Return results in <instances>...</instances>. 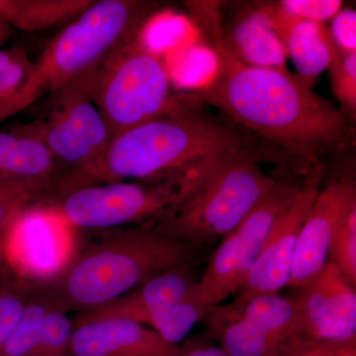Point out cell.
<instances>
[{"label": "cell", "instance_id": "f546056e", "mask_svg": "<svg viewBox=\"0 0 356 356\" xmlns=\"http://www.w3.org/2000/svg\"><path fill=\"white\" fill-rule=\"evenodd\" d=\"M339 346L299 337L285 346L276 356H337Z\"/></svg>", "mask_w": 356, "mask_h": 356}, {"label": "cell", "instance_id": "ac0fdd59", "mask_svg": "<svg viewBox=\"0 0 356 356\" xmlns=\"http://www.w3.org/2000/svg\"><path fill=\"white\" fill-rule=\"evenodd\" d=\"M69 172L31 124H16L0 131V181L46 179Z\"/></svg>", "mask_w": 356, "mask_h": 356}, {"label": "cell", "instance_id": "1f68e13d", "mask_svg": "<svg viewBox=\"0 0 356 356\" xmlns=\"http://www.w3.org/2000/svg\"><path fill=\"white\" fill-rule=\"evenodd\" d=\"M337 356H356L355 341L343 343L339 346Z\"/></svg>", "mask_w": 356, "mask_h": 356}, {"label": "cell", "instance_id": "e0dca14e", "mask_svg": "<svg viewBox=\"0 0 356 356\" xmlns=\"http://www.w3.org/2000/svg\"><path fill=\"white\" fill-rule=\"evenodd\" d=\"M270 17L298 76L313 83L316 77L329 69L337 51L329 27L295 17L273 2Z\"/></svg>", "mask_w": 356, "mask_h": 356}, {"label": "cell", "instance_id": "ba28073f", "mask_svg": "<svg viewBox=\"0 0 356 356\" xmlns=\"http://www.w3.org/2000/svg\"><path fill=\"white\" fill-rule=\"evenodd\" d=\"M206 177L86 185L70 191L54 204L83 231L147 227L184 200Z\"/></svg>", "mask_w": 356, "mask_h": 356}, {"label": "cell", "instance_id": "83f0119b", "mask_svg": "<svg viewBox=\"0 0 356 356\" xmlns=\"http://www.w3.org/2000/svg\"><path fill=\"white\" fill-rule=\"evenodd\" d=\"M277 3L295 17L325 25L343 6L339 0H282Z\"/></svg>", "mask_w": 356, "mask_h": 356}, {"label": "cell", "instance_id": "8fae6325", "mask_svg": "<svg viewBox=\"0 0 356 356\" xmlns=\"http://www.w3.org/2000/svg\"><path fill=\"white\" fill-rule=\"evenodd\" d=\"M327 172V163H322L313 166L304 175L296 198L274 225L259 257L248 271L243 286L238 290L236 299L227 307H215L210 312L213 331H217L224 323L242 310L250 300L259 295L278 293L288 286L300 231Z\"/></svg>", "mask_w": 356, "mask_h": 356}, {"label": "cell", "instance_id": "5bb4252c", "mask_svg": "<svg viewBox=\"0 0 356 356\" xmlns=\"http://www.w3.org/2000/svg\"><path fill=\"white\" fill-rule=\"evenodd\" d=\"M175 346L145 325L102 318L74 325L67 356H166Z\"/></svg>", "mask_w": 356, "mask_h": 356}, {"label": "cell", "instance_id": "277c9868", "mask_svg": "<svg viewBox=\"0 0 356 356\" xmlns=\"http://www.w3.org/2000/svg\"><path fill=\"white\" fill-rule=\"evenodd\" d=\"M159 6L149 0H95L34 62L18 97L17 113L104 64L114 51L144 31Z\"/></svg>", "mask_w": 356, "mask_h": 356}, {"label": "cell", "instance_id": "cb8c5ba5", "mask_svg": "<svg viewBox=\"0 0 356 356\" xmlns=\"http://www.w3.org/2000/svg\"><path fill=\"white\" fill-rule=\"evenodd\" d=\"M37 287L18 280L0 264V346L20 320Z\"/></svg>", "mask_w": 356, "mask_h": 356}, {"label": "cell", "instance_id": "d6986e66", "mask_svg": "<svg viewBox=\"0 0 356 356\" xmlns=\"http://www.w3.org/2000/svg\"><path fill=\"white\" fill-rule=\"evenodd\" d=\"M95 0H0V23L25 32H38L69 23Z\"/></svg>", "mask_w": 356, "mask_h": 356}, {"label": "cell", "instance_id": "ffe728a7", "mask_svg": "<svg viewBox=\"0 0 356 356\" xmlns=\"http://www.w3.org/2000/svg\"><path fill=\"white\" fill-rule=\"evenodd\" d=\"M72 191V172L46 179L0 181V236L22 211L58 202Z\"/></svg>", "mask_w": 356, "mask_h": 356}, {"label": "cell", "instance_id": "603a6c76", "mask_svg": "<svg viewBox=\"0 0 356 356\" xmlns=\"http://www.w3.org/2000/svg\"><path fill=\"white\" fill-rule=\"evenodd\" d=\"M210 309L201 305L193 294V287L191 291L172 306L168 307L159 317L154 318L149 327L156 334L172 346H178L194 325L209 315Z\"/></svg>", "mask_w": 356, "mask_h": 356}, {"label": "cell", "instance_id": "4fadbf2b", "mask_svg": "<svg viewBox=\"0 0 356 356\" xmlns=\"http://www.w3.org/2000/svg\"><path fill=\"white\" fill-rule=\"evenodd\" d=\"M298 304L304 337L322 343L356 341V293L331 262L299 288Z\"/></svg>", "mask_w": 356, "mask_h": 356}, {"label": "cell", "instance_id": "5b68a950", "mask_svg": "<svg viewBox=\"0 0 356 356\" xmlns=\"http://www.w3.org/2000/svg\"><path fill=\"white\" fill-rule=\"evenodd\" d=\"M264 154L257 147L229 159L147 228L193 247L225 238L276 184L262 170Z\"/></svg>", "mask_w": 356, "mask_h": 356}, {"label": "cell", "instance_id": "8992f818", "mask_svg": "<svg viewBox=\"0 0 356 356\" xmlns=\"http://www.w3.org/2000/svg\"><path fill=\"white\" fill-rule=\"evenodd\" d=\"M143 32L98 70L93 102L112 138L170 111L184 99V95L173 90L165 60L147 44Z\"/></svg>", "mask_w": 356, "mask_h": 356}, {"label": "cell", "instance_id": "2e32d148", "mask_svg": "<svg viewBox=\"0 0 356 356\" xmlns=\"http://www.w3.org/2000/svg\"><path fill=\"white\" fill-rule=\"evenodd\" d=\"M188 266L178 267L147 281L120 298L92 310L77 313L72 323L102 318H125L149 325L168 307L184 298L195 284Z\"/></svg>", "mask_w": 356, "mask_h": 356}, {"label": "cell", "instance_id": "484cf974", "mask_svg": "<svg viewBox=\"0 0 356 356\" xmlns=\"http://www.w3.org/2000/svg\"><path fill=\"white\" fill-rule=\"evenodd\" d=\"M72 331V318L55 303L44 320L34 356L69 355Z\"/></svg>", "mask_w": 356, "mask_h": 356}, {"label": "cell", "instance_id": "7a4b0ae2", "mask_svg": "<svg viewBox=\"0 0 356 356\" xmlns=\"http://www.w3.org/2000/svg\"><path fill=\"white\" fill-rule=\"evenodd\" d=\"M257 147L243 129L208 113L188 93L175 108L112 138L104 184L200 177Z\"/></svg>", "mask_w": 356, "mask_h": 356}, {"label": "cell", "instance_id": "7c38bea8", "mask_svg": "<svg viewBox=\"0 0 356 356\" xmlns=\"http://www.w3.org/2000/svg\"><path fill=\"white\" fill-rule=\"evenodd\" d=\"M355 208V172L344 168L330 180L325 177L300 231L288 286L303 287L323 270L329 262L330 247L337 228Z\"/></svg>", "mask_w": 356, "mask_h": 356}, {"label": "cell", "instance_id": "6da1fadb", "mask_svg": "<svg viewBox=\"0 0 356 356\" xmlns=\"http://www.w3.org/2000/svg\"><path fill=\"white\" fill-rule=\"evenodd\" d=\"M187 7L216 60L209 83L192 93L199 103L280 147L303 173L324 163L323 156L353 147V120L315 92L313 83L288 69L250 67L229 51L219 2L191 1Z\"/></svg>", "mask_w": 356, "mask_h": 356}, {"label": "cell", "instance_id": "d4e9b609", "mask_svg": "<svg viewBox=\"0 0 356 356\" xmlns=\"http://www.w3.org/2000/svg\"><path fill=\"white\" fill-rule=\"evenodd\" d=\"M327 70L339 108L353 120L356 114V51L343 53L337 49Z\"/></svg>", "mask_w": 356, "mask_h": 356}, {"label": "cell", "instance_id": "4dcf8cb0", "mask_svg": "<svg viewBox=\"0 0 356 356\" xmlns=\"http://www.w3.org/2000/svg\"><path fill=\"white\" fill-rule=\"evenodd\" d=\"M166 356H229L225 350L210 341L202 339H191L182 346H175V350Z\"/></svg>", "mask_w": 356, "mask_h": 356}, {"label": "cell", "instance_id": "44dd1931", "mask_svg": "<svg viewBox=\"0 0 356 356\" xmlns=\"http://www.w3.org/2000/svg\"><path fill=\"white\" fill-rule=\"evenodd\" d=\"M53 297L44 286L37 287L20 320L0 346V356H34Z\"/></svg>", "mask_w": 356, "mask_h": 356}, {"label": "cell", "instance_id": "9c48e42d", "mask_svg": "<svg viewBox=\"0 0 356 356\" xmlns=\"http://www.w3.org/2000/svg\"><path fill=\"white\" fill-rule=\"evenodd\" d=\"M81 229L54 203L19 213L0 236V264L18 280L50 284L65 273L81 247Z\"/></svg>", "mask_w": 356, "mask_h": 356}, {"label": "cell", "instance_id": "52a82bcc", "mask_svg": "<svg viewBox=\"0 0 356 356\" xmlns=\"http://www.w3.org/2000/svg\"><path fill=\"white\" fill-rule=\"evenodd\" d=\"M100 67L53 93L46 113L31 122L58 163L79 173L89 184H104L105 159L112 140L93 102Z\"/></svg>", "mask_w": 356, "mask_h": 356}, {"label": "cell", "instance_id": "3957f363", "mask_svg": "<svg viewBox=\"0 0 356 356\" xmlns=\"http://www.w3.org/2000/svg\"><path fill=\"white\" fill-rule=\"evenodd\" d=\"M70 266L50 284L56 305L67 314L92 310L120 298L147 281L188 266L193 245L144 226L90 229Z\"/></svg>", "mask_w": 356, "mask_h": 356}, {"label": "cell", "instance_id": "9a60e30c", "mask_svg": "<svg viewBox=\"0 0 356 356\" xmlns=\"http://www.w3.org/2000/svg\"><path fill=\"white\" fill-rule=\"evenodd\" d=\"M271 2L243 4L222 25V34L229 51L243 64L266 69H287L284 44L274 29Z\"/></svg>", "mask_w": 356, "mask_h": 356}, {"label": "cell", "instance_id": "30bf717a", "mask_svg": "<svg viewBox=\"0 0 356 356\" xmlns=\"http://www.w3.org/2000/svg\"><path fill=\"white\" fill-rule=\"evenodd\" d=\"M302 181L277 178L266 197L222 238L202 277L193 286L201 305L213 310L238 292L278 218L296 198Z\"/></svg>", "mask_w": 356, "mask_h": 356}, {"label": "cell", "instance_id": "4316f807", "mask_svg": "<svg viewBox=\"0 0 356 356\" xmlns=\"http://www.w3.org/2000/svg\"><path fill=\"white\" fill-rule=\"evenodd\" d=\"M329 262L343 273L353 286L356 285V208L350 211L337 228L329 252Z\"/></svg>", "mask_w": 356, "mask_h": 356}, {"label": "cell", "instance_id": "f1b7e54d", "mask_svg": "<svg viewBox=\"0 0 356 356\" xmlns=\"http://www.w3.org/2000/svg\"><path fill=\"white\" fill-rule=\"evenodd\" d=\"M330 34L334 46L343 53L356 51V13L353 8H341L331 21Z\"/></svg>", "mask_w": 356, "mask_h": 356}, {"label": "cell", "instance_id": "7402d4cb", "mask_svg": "<svg viewBox=\"0 0 356 356\" xmlns=\"http://www.w3.org/2000/svg\"><path fill=\"white\" fill-rule=\"evenodd\" d=\"M34 62L22 47L0 48V124L17 114L16 105Z\"/></svg>", "mask_w": 356, "mask_h": 356}]
</instances>
